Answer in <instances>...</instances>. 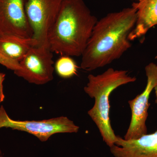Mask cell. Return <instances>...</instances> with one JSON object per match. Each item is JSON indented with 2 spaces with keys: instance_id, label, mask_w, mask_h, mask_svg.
<instances>
[{
  "instance_id": "5b68a950",
  "label": "cell",
  "mask_w": 157,
  "mask_h": 157,
  "mask_svg": "<svg viewBox=\"0 0 157 157\" xmlns=\"http://www.w3.org/2000/svg\"><path fill=\"white\" fill-rule=\"evenodd\" d=\"M63 0H26L25 12L37 46H48V36Z\"/></svg>"
},
{
  "instance_id": "5bb4252c",
  "label": "cell",
  "mask_w": 157,
  "mask_h": 157,
  "mask_svg": "<svg viewBox=\"0 0 157 157\" xmlns=\"http://www.w3.org/2000/svg\"><path fill=\"white\" fill-rule=\"evenodd\" d=\"M6 74L2 73H0V103L4 101L5 98V95L3 91V82L5 79Z\"/></svg>"
},
{
  "instance_id": "9a60e30c",
  "label": "cell",
  "mask_w": 157,
  "mask_h": 157,
  "mask_svg": "<svg viewBox=\"0 0 157 157\" xmlns=\"http://www.w3.org/2000/svg\"><path fill=\"white\" fill-rule=\"evenodd\" d=\"M154 90H155V103L157 104V84L156 85V86L155 87Z\"/></svg>"
},
{
  "instance_id": "8fae6325",
  "label": "cell",
  "mask_w": 157,
  "mask_h": 157,
  "mask_svg": "<svg viewBox=\"0 0 157 157\" xmlns=\"http://www.w3.org/2000/svg\"><path fill=\"white\" fill-rule=\"evenodd\" d=\"M37 45L33 38L0 32V54L13 61L19 63L32 47Z\"/></svg>"
},
{
  "instance_id": "3957f363",
  "label": "cell",
  "mask_w": 157,
  "mask_h": 157,
  "mask_svg": "<svg viewBox=\"0 0 157 157\" xmlns=\"http://www.w3.org/2000/svg\"><path fill=\"white\" fill-rule=\"evenodd\" d=\"M88 82L84 87L85 92L94 99V106L88 114L99 129L103 140L109 147L117 139L111 127L109 118V98L111 93L121 86L135 82L137 78L130 76L128 71L110 68L98 75L90 74Z\"/></svg>"
},
{
  "instance_id": "7c38bea8",
  "label": "cell",
  "mask_w": 157,
  "mask_h": 157,
  "mask_svg": "<svg viewBox=\"0 0 157 157\" xmlns=\"http://www.w3.org/2000/svg\"><path fill=\"white\" fill-rule=\"evenodd\" d=\"M54 70L60 77L68 78L77 74L78 67L71 57L63 56L57 60Z\"/></svg>"
},
{
  "instance_id": "ba28073f",
  "label": "cell",
  "mask_w": 157,
  "mask_h": 157,
  "mask_svg": "<svg viewBox=\"0 0 157 157\" xmlns=\"http://www.w3.org/2000/svg\"><path fill=\"white\" fill-rule=\"evenodd\" d=\"M26 0H0V32L33 38L25 12Z\"/></svg>"
},
{
  "instance_id": "4fadbf2b",
  "label": "cell",
  "mask_w": 157,
  "mask_h": 157,
  "mask_svg": "<svg viewBox=\"0 0 157 157\" xmlns=\"http://www.w3.org/2000/svg\"><path fill=\"white\" fill-rule=\"evenodd\" d=\"M0 64L2 65L9 70H13L14 72L20 69L19 63L13 61L6 58L0 54Z\"/></svg>"
},
{
  "instance_id": "2e32d148",
  "label": "cell",
  "mask_w": 157,
  "mask_h": 157,
  "mask_svg": "<svg viewBox=\"0 0 157 157\" xmlns=\"http://www.w3.org/2000/svg\"><path fill=\"white\" fill-rule=\"evenodd\" d=\"M135 1H137V2H139V1H141V0H135Z\"/></svg>"
},
{
  "instance_id": "30bf717a",
  "label": "cell",
  "mask_w": 157,
  "mask_h": 157,
  "mask_svg": "<svg viewBox=\"0 0 157 157\" xmlns=\"http://www.w3.org/2000/svg\"><path fill=\"white\" fill-rule=\"evenodd\" d=\"M132 7L137 10V19L129 36L130 41L143 36L157 25V0H141L133 3Z\"/></svg>"
},
{
  "instance_id": "52a82bcc",
  "label": "cell",
  "mask_w": 157,
  "mask_h": 157,
  "mask_svg": "<svg viewBox=\"0 0 157 157\" xmlns=\"http://www.w3.org/2000/svg\"><path fill=\"white\" fill-rule=\"evenodd\" d=\"M145 73L147 80L146 87L141 94L128 101L132 111L131 122L124 136L125 140L139 138L147 134L146 122L148 117L150 96L157 84V66L151 63L146 66Z\"/></svg>"
},
{
  "instance_id": "ac0fdd59",
  "label": "cell",
  "mask_w": 157,
  "mask_h": 157,
  "mask_svg": "<svg viewBox=\"0 0 157 157\" xmlns=\"http://www.w3.org/2000/svg\"></svg>"
},
{
  "instance_id": "9c48e42d",
  "label": "cell",
  "mask_w": 157,
  "mask_h": 157,
  "mask_svg": "<svg viewBox=\"0 0 157 157\" xmlns=\"http://www.w3.org/2000/svg\"><path fill=\"white\" fill-rule=\"evenodd\" d=\"M109 148L114 157H157V130L136 139L117 136L115 144Z\"/></svg>"
},
{
  "instance_id": "6da1fadb",
  "label": "cell",
  "mask_w": 157,
  "mask_h": 157,
  "mask_svg": "<svg viewBox=\"0 0 157 157\" xmlns=\"http://www.w3.org/2000/svg\"><path fill=\"white\" fill-rule=\"evenodd\" d=\"M136 19L137 10L132 7L98 20L81 56L82 69L93 71L120 58L132 46L128 37Z\"/></svg>"
},
{
  "instance_id": "277c9868",
  "label": "cell",
  "mask_w": 157,
  "mask_h": 157,
  "mask_svg": "<svg viewBox=\"0 0 157 157\" xmlns=\"http://www.w3.org/2000/svg\"><path fill=\"white\" fill-rule=\"evenodd\" d=\"M2 128L27 132L42 141H46L57 133H77L79 128L64 116L42 121L14 120L9 117L2 106L0 107V128Z\"/></svg>"
},
{
  "instance_id": "e0dca14e",
  "label": "cell",
  "mask_w": 157,
  "mask_h": 157,
  "mask_svg": "<svg viewBox=\"0 0 157 157\" xmlns=\"http://www.w3.org/2000/svg\"></svg>"
},
{
  "instance_id": "7a4b0ae2",
  "label": "cell",
  "mask_w": 157,
  "mask_h": 157,
  "mask_svg": "<svg viewBox=\"0 0 157 157\" xmlns=\"http://www.w3.org/2000/svg\"><path fill=\"white\" fill-rule=\"evenodd\" d=\"M98 21L83 0H63L48 34L51 51L62 56H82Z\"/></svg>"
},
{
  "instance_id": "8992f818",
  "label": "cell",
  "mask_w": 157,
  "mask_h": 157,
  "mask_svg": "<svg viewBox=\"0 0 157 157\" xmlns=\"http://www.w3.org/2000/svg\"><path fill=\"white\" fill-rule=\"evenodd\" d=\"M53 52L48 46H35L19 62L20 69L14 73L29 83L45 84L53 79Z\"/></svg>"
}]
</instances>
